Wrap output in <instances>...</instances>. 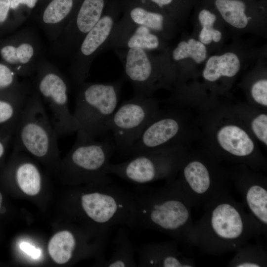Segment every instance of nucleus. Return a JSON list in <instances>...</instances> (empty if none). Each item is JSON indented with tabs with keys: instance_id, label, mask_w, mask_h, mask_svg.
I'll return each mask as SVG.
<instances>
[{
	"instance_id": "obj_34",
	"label": "nucleus",
	"mask_w": 267,
	"mask_h": 267,
	"mask_svg": "<svg viewBox=\"0 0 267 267\" xmlns=\"http://www.w3.org/2000/svg\"><path fill=\"white\" fill-rule=\"evenodd\" d=\"M11 141H12V134L0 131V159L5 154Z\"/></svg>"
},
{
	"instance_id": "obj_5",
	"label": "nucleus",
	"mask_w": 267,
	"mask_h": 267,
	"mask_svg": "<svg viewBox=\"0 0 267 267\" xmlns=\"http://www.w3.org/2000/svg\"><path fill=\"white\" fill-rule=\"evenodd\" d=\"M58 137L39 95H28L12 135L15 149L50 158L57 155Z\"/></svg>"
},
{
	"instance_id": "obj_2",
	"label": "nucleus",
	"mask_w": 267,
	"mask_h": 267,
	"mask_svg": "<svg viewBox=\"0 0 267 267\" xmlns=\"http://www.w3.org/2000/svg\"><path fill=\"white\" fill-rule=\"evenodd\" d=\"M133 227L158 231L188 246L192 206L176 178L160 187L133 192Z\"/></svg>"
},
{
	"instance_id": "obj_32",
	"label": "nucleus",
	"mask_w": 267,
	"mask_h": 267,
	"mask_svg": "<svg viewBox=\"0 0 267 267\" xmlns=\"http://www.w3.org/2000/svg\"><path fill=\"white\" fill-rule=\"evenodd\" d=\"M198 19L202 28L212 29L214 28L217 16L210 9L203 7L198 12Z\"/></svg>"
},
{
	"instance_id": "obj_38",
	"label": "nucleus",
	"mask_w": 267,
	"mask_h": 267,
	"mask_svg": "<svg viewBox=\"0 0 267 267\" xmlns=\"http://www.w3.org/2000/svg\"><path fill=\"white\" fill-rule=\"evenodd\" d=\"M38 0H11L10 7L16 9L20 4H25L29 8H33L36 5Z\"/></svg>"
},
{
	"instance_id": "obj_30",
	"label": "nucleus",
	"mask_w": 267,
	"mask_h": 267,
	"mask_svg": "<svg viewBox=\"0 0 267 267\" xmlns=\"http://www.w3.org/2000/svg\"><path fill=\"white\" fill-rule=\"evenodd\" d=\"M249 128L254 136L266 147L267 146V115L260 113L249 121Z\"/></svg>"
},
{
	"instance_id": "obj_36",
	"label": "nucleus",
	"mask_w": 267,
	"mask_h": 267,
	"mask_svg": "<svg viewBox=\"0 0 267 267\" xmlns=\"http://www.w3.org/2000/svg\"><path fill=\"white\" fill-rule=\"evenodd\" d=\"M11 0H0V25L5 23L8 16Z\"/></svg>"
},
{
	"instance_id": "obj_35",
	"label": "nucleus",
	"mask_w": 267,
	"mask_h": 267,
	"mask_svg": "<svg viewBox=\"0 0 267 267\" xmlns=\"http://www.w3.org/2000/svg\"><path fill=\"white\" fill-rule=\"evenodd\" d=\"M160 9L165 8H175V4L180 3L179 1H182L185 4H191L193 0H149Z\"/></svg>"
},
{
	"instance_id": "obj_14",
	"label": "nucleus",
	"mask_w": 267,
	"mask_h": 267,
	"mask_svg": "<svg viewBox=\"0 0 267 267\" xmlns=\"http://www.w3.org/2000/svg\"><path fill=\"white\" fill-rule=\"evenodd\" d=\"M117 14L115 12L104 13L84 37L74 53L70 71L72 80L77 86L85 82L93 60L104 49L118 21Z\"/></svg>"
},
{
	"instance_id": "obj_23",
	"label": "nucleus",
	"mask_w": 267,
	"mask_h": 267,
	"mask_svg": "<svg viewBox=\"0 0 267 267\" xmlns=\"http://www.w3.org/2000/svg\"><path fill=\"white\" fill-rule=\"evenodd\" d=\"M132 22L146 27L160 35L169 31V22L163 12L136 5L129 9L125 16Z\"/></svg>"
},
{
	"instance_id": "obj_10",
	"label": "nucleus",
	"mask_w": 267,
	"mask_h": 267,
	"mask_svg": "<svg viewBox=\"0 0 267 267\" xmlns=\"http://www.w3.org/2000/svg\"><path fill=\"white\" fill-rule=\"evenodd\" d=\"M115 149L113 140L77 136L67 157L69 170L77 180L93 184L112 183L107 170Z\"/></svg>"
},
{
	"instance_id": "obj_12",
	"label": "nucleus",
	"mask_w": 267,
	"mask_h": 267,
	"mask_svg": "<svg viewBox=\"0 0 267 267\" xmlns=\"http://www.w3.org/2000/svg\"><path fill=\"white\" fill-rule=\"evenodd\" d=\"M215 137L219 148V158L245 165L256 171L266 168V161L257 150L252 137L241 126L226 122L217 129Z\"/></svg>"
},
{
	"instance_id": "obj_6",
	"label": "nucleus",
	"mask_w": 267,
	"mask_h": 267,
	"mask_svg": "<svg viewBox=\"0 0 267 267\" xmlns=\"http://www.w3.org/2000/svg\"><path fill=\"white\" fill-rule=\"evenodd\" d=\"M181 146L149 151L124 162L110 164L109 174L138 184L175 178L186 155Z\"/></svg>"
},
{
	"instance_id": "obj_18",
	"label": "nucleus",
	"mask_w": 267,
	"mask_h": 267,
	"mask_svg": "<svg viewBox=\"0 0 267 267\" xmlns=\"http://www.w3.org/2000/svg\"><path fill=\"white\" fill-rule=\"evenodd\" d=\"M0 55L18 75H29L38 66L34 62L38 55V45L33 38L28 36H22L14 44L2 46Z\"/></svg>"
},
{
	"instance_id": "obj_29",
	"label": "nucleus",
	"mask_w": 267,
	"mask_h": 267,
	"mask_svg": "<svg viewBox=\"0 0 267 267\" xmlns=\"http://www.w3.org/2000/svg\"><path fill=\"white\" fill-rule=\"evenodd\" d=\"M18 76L7 64L0 63V95H27L26 90L18 82Z\"/></svg>"
},
{
	"instance_id": "obj_20",
	"label": "nucleus",
	"mask_w": 267,
	"mask_h": 267,
	"mask_svg": "<svg viewBox=\"0 0 267 267\" xmlns=\"http://www.w3.org/2000/svg\"><path fill=\"white\" fill-rule=\"evenodd\" d=\"M253 0H209L222 19L232 26L243 29L251 17L247 15L249 9L257 2Z\"/></svg>"
},
{
	"instance_id": "obj_13",
	"label": "nucleus",
	"mask_w": 267,
	"mask_h": 267,
	"mask_svg": "<svg viewBox=\"0 0 267 267\" xmlns=\"http://www.w3.org/2000/svg\"><path fill=\"white\" fill-rule=\"evenodd\" d=\"M180 115L176 112L159 110L130 149L132 156L154 150L180 146L184 125Z\"/></svg>"
},
{
	"instance_id": "obj_1",
	"label": "nucleus",
	"mask_w": 267,
	"mask_h": 267,
	"mask_svg": "<svg viewBox=\"0 0 267 267\" xmlns=\"http://www.w3.org/2000/svg\"><path fill=\"white\" fill-rule=\"evenodd\" d=\"M203 214L193 227L189 245L203 254L220 255L235 252L260 234L243 203L226 193L203 206Z\"/></svg>"
},
{
	"instance_id": "obj_21",
	"label": "nucleus",
	"mask_w": 267,
	"mask_h": 267,
	"mask_svg": "<svg viewBox=\"0 0 267 267\" xmlns=\"http://www.w3.org/2000/svg\"><path fill=\"white\" fill-rule=\"evenodd\" d=\"M240 67L241 63L237 55L233 52H226L211 56L206 63L202 76L206 81L215 82L222 77L235 76Z\"/></svg>"
},
{
	"instance_id": "obj_8",
	"label": "nucleus",
	"mask_w": 267,
	"mask_h": 267,
	"mask_svg": "<svg viewBox=\"0 0 267 267\" xmlns=\"http://www.w3.org/2000/svg\"><path fill=\"white\" fill-rule=\"evenodd\" d=\"M36 92L51 113L50 121L58 136L77 132L80 125L70 111L65 78L49 64L37 66Z\"/></svg>"
},
{
	"instance_id": "obj_28",
	"label": "nucleus",
	"mask_w": 267,
	"mask_h": 267,
	"mask_svg": "<svg viewBox=\"0 0 267 267\" xmlns=\"http://www.w3.org/2000/svg\"><path fill=\"white\" fill-rule=\"evenodd\" d=\"M207 57V49L204 44L194 39L180 42L172 52V58L177 62L188 58L200 63Z\"/></svg>"
},
{
	"instance_id": "obj_19",
	"label": "nucleus",
	"mask_w": 267,
	"mask_h": 267,
	"mask_svg": "<svg viewBox=\"0 0 267 267\" xmlns=\"http://www.w3.org/2000/svg\"><path fill=\"white\" fill-rule=\"evenodd\" d=\"M135 252L127 231L121 226L116 233L110 257L105 258L99 265L105 267H136Z\"/></svg>"
},
{
	"instance_id": "obj_25",
	"label": "nucleus",
	"mask_w": 267,
	"mask_h": 267,
	"mask_svg": "<svg viewBox=\"0 0 267 267\" xmlns=\"http://www.w3.org/2000/svg\"><path fill=\"white\" fill-rule=\"evenodd\" d=\"M227 264L230 267H267V250L260 243L248 242L236 251Z\"/></svg>"
},
{
	"instance_id": "obj_39",
	"label": "nucleus",
	"mask_w": 267,
	"mask_h": 267,
	"mask_svg": "<svg viewBox=\"0 0 267 267\" xmlns=\"http://www.w3.org/2000/svg\"><path fill=\"white\" fill-rule=\"evenodd\" d=\"M2 201V195H1V193L0 192V209L1 206Z\"/></svg>"
},
{
	"instance_id": "obj_22",
	"label": "nucleus",
	"mask_w": 267,
	"mask_h": 267,
	"mask_svg": "<svg viewBox=\"0 0 267 267\" xmlns=\"http://www.w3.org/2000/svg\"><path fill=\"white\" fill-rule=\"evenodd\" d=\"M73 6L74 0H52L43 12L42 25L58 37L70 18Z\"/></svg>"
},
{
	"instance_id": "obj_31",
	"label": "nucleus",
	"mask_w": 267,
	"mask_h": 267,
	"mask_svg": "<svg viewBox=\"0 0 267 267\" xmlns=\"http://www.w3.org/2000/svg\"><path fill=\"white\" fill-rule=\"evenodd\" d=\"M251 95L253 101L263 107H267V80L261 79L256 81L252 86Z\"/></svg>"
},
{
	"instance_id": "obj_3",
	"label": "nucleus",
	"mask_w": 267,
	"mask_h": 267,
	"mask_svg": "<svg viewBox=\"0 0 267 267\" xmlns=\"http://www.w3.org/2000/svg\"><path fill=\"white\" fill-rule=\"evenodd\" d=\"M220 161L211 154H186L176 178L193 207L229 192V173Z\"/></svg>"
},
{
	"instance_id": "obj_26",
	"label": "nucleus",
	"mask_w": 267,
	"mask_h": 267,
	"mask_svg": "<svg viewBox=\"0 0 267 267\" xmlns=\"http://www.w3.org/2000/svg\"><path fill=\"white\" fill-rule=\"evenodd\" d=\"M77 246L75 235L68 230L56 233L50 240L48 250L53 260L58 264H64L73 257Z\"/></svg>"
},
{
	"instance_id": "obj_9",
	"label": "nucleus",
	"mask_w": 267,
	"mask_h": 267,
	"mask_svg": "<svg viewBox=\"0 0 267 267\" xmlns=\"http://www.w3.org/2000/svg\"><path fill=\"white\" fill-rule=\"evenodd\" d=\"M121 61L125 78L132 85L135 95L152 96L173 79L170 66L153 56L150 51L138 48L114 50Z\"/></svg>"
},
{
	"instance_id": "obj_11",
	"label": "nucleus",
	"mask_w": 267,
	"mask_h": 267,
	"mask_svg": "<svg viewBox=\"0 0 267 267\" xmlns=\"http://www.w3.org/2000/svg\"><path fill=\"white\" fill-rule=\"evenodd\" d=\"M233 182L243 199L247 210L260 234L267 233V177L248 166L238 164L229 172Z\"/></svg>"
},
{
	"instance_id": "obj_16",
	"label": "nucleus",
	"mask_w": 267,
	"mask_h": 267,
	"mask_svg": "<svg viewBox=\"0 0 267 267\" xmlns=\"http://www.w3.org/2000/svg\"><path fill=\"white\" fill-rule=\"evenodd\" d=\"M105 6V0H83L60 34L68 52H75L84 37L103 15Z\"/></svg>"
},
{
	"instance_id": "obj_27",
	"label": "nucleus",
	"mask_w": 267,
	"mask_h": 267,
	"mask_svg": "<svg viewBox=\"0 0 267 267\" xmlns=\"http://www.w3.org/2000/svg\"><path fill=\"white\" fill-rule=\"evenodd\" d=\"M15 177L18 186L26 194L35 195L40 191L41 174L33 163L21 162L15 170Z\"/></svg>"
},
{
	"instance_id": "obj_17",
	"label": "nucleus",
	"mask_w": 267,
	"mask_h": 267,
	"mask_svg": "<svg viewBox=\"0 0 267 267\" xmlns=\"http://www.w3.org/2000/svg\"><path fill=\"white\" fill-rule=\"evenodd\" d=\"M138 267H193V258L185 256L174 240L144 243L135 249Z\"/></svg>"
},
{
	"instance_id": "obj_15",
	"label": "nucleus",
	"mask_w": 267,
	"mask_h": 267,
	"mask_svg": "<svg viewBox=\"0 0 267 267\" xmlns=\"http://www.w3.org/2000/svg\"><path fill=\"white\" fill-rule=\"evenodd\" d=\"M160 35L125 16L117 21L104 49L138 48L150 51L162 47Z\"/></svg>"
},
{
	"instance_id": "obj_37",
	"label": "nucleus",
	"mask_w": 267,
	"mask_h": 267,
	"mask_svg": "<svg viewBox=\"0 0 267 267\" xmlns=\"http://www.w3.org/2000/svg\"><path fill=\"white\" fill-rule=\"evenodd\" d=\"M216 29L214 28L208 29L202 28L199 35L200 42L204 44H208L213 41L212 36L215 32Z\"/></svg>"
},
{
	"instance_id": "obj_7",
	"label": "nucleus",
	"mask_w": 267,
	"mask_h": 267,
	"mask_svg": "<svg viewBox=\"0 0 267 267\" xmlns=\"http://www.w3.org/2000/svg\"><path fill=\"white\" fill-rule=\"evenodd\" d=\"M159 110L158 102L152 96L134 94L123 101L108 125L115 149L127 155Z\"/></svg>"
},
{
	"instance_id": "obj_24",
	"label": "nucleus",
	"mask_w": 267,
	"mask_h": 267,
	"mask_svg": "<svg viewBox=\"0 0 267 267\" xmlns=\"http://www.w3.org/2000/svg\"><path fill=\"white\" fill-rule=\"evenodd\" d=\"M28 95H0V131L13 135Z\"/></svg>"
},
{
	"instance_id": "obj_4",
	"label": "nucleus",
	"mask_w": 267,
	"mask_h": 267,
	"mask_svg": "<svg viewBox=\"0 0 267 267\" xmlns=\"http://www.w3.org/2000/svg\"><path fill=\"white\" fill-rule=\"evenodd\" d=\"M123 80L85 83L79 86L73 115L79 124L77 136L97 139L109 132L108 125L120 100Z\"/></svg>"
},
{
	"instance_id": "obj_33",
	"label": "nucleus",
	"mask_w": 267,
	"mask_h": 267,
	"mask_svg": "<svg viewBox=\"0 0 267 267\" xmlns=\"http://www.w3.org/2000/svg\"><path fill=\"white\" fill-rule=\"evenodd\" d=\"M19 247L22 251L33 259H37L42 255L41 250L36 248L29 243L22 242L20 243Z\"/></svg>"
}]
</instances>
